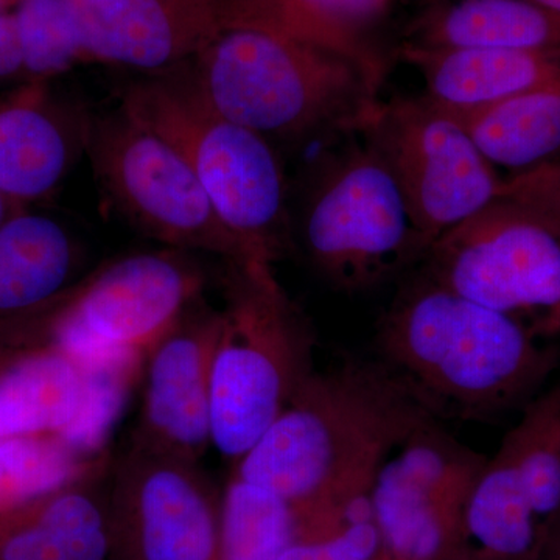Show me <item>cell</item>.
<instances>
[{
  "label": "cell",
  "instance_id": "cell-1",
  "mask_svg": "<svg viewBox=\"0 0 560 560\" xmlns=\"http://www.w3.org/2000/svg\"><path fill=\"white\" fill-rule=\"evenodd\" d=\"M430 420L375 357L348 359L313 372L232 474L289 501L301 536H313L368 495L382 460Z\"/></svg>",
  "mask_w": 560,
  "mask_h": 560
},
{
  "label": "cell",
  "instance_id": "cell-2",
  "mask_svg": "<svg viewBox=\"0 0 560 560\" xmlns=\"http://www.w3.org/2000/svg\"><path fill=\"white\" fill-rule=\"evenodd\" d=\"M375 359L434 419L492 422L541 394L560 350L420 271L378 320Z\"/></svg>",
  "mask_w": 560,
  "mask_h": 560
},
{
  "label": "cell",
  "instance_id": "cell-3",
  "mask_svg": "<svg viewBox=\"0 0 560 560\" xmlns=\"http://www.w3.org/2000/svg\"><path fill=\"white\" fill-rule=\"evenodd\" d=\"M189 69L210 108L267 139L355 132L381 91L340 54L253 28H223Z\"/></svg>",
  "mask_w": 560,
  "mask_h": 560
},
{
  "label": "cell",
  "instance_id": "cell-4",
  "mask_svg": "<svg viewBox=\"0 0 560 560\" xmlns=\"http://www.w3.org/2000/svg\"><path fill=\"white\" fill-rule=\"evenodd\" d=\"M120 108L178 151L248 261L285 254V184L270 140L210 108L189 62L130 84Z\"/></svg>",
  "mask_w": 560,
  "mask_h": 560
},
{
  "label": "cell",
  "instance_id": "cell-5",
  "mask_svg": "<svg viewBox=\"0 0 560 560\" xmlns=\"http://www.w3.org/2000/svg\"><path fill=\"white\" fill-rule=\"evenodd\" d=\"M224 298L210 371V429L212 447L235 464L316 371L315 338L275 265L226 261Z\"/></svg>",
  "mask_w": 560,
  "mask_h": 560
},
{
  "label": "cell",
  "instance_id": "cell-6",
  "mask_svg": "<svg viewBox=\"0 0 560 560\" xmlns=\"http://www.w3.org/2000/svg\"><path fill=\"white\" fill-rule=\"evenodd\" d=\"M514 319L534 338H560V220L499 198L431 245L422 270Z\"/></svg>",
  "mask_w": 560,
  "mask_h": 560
},
{
  "label": "cell",
  "instance_id": "cell-7",
  "mask_svg": "<svg viewBox=\"0 0 560 560\" xmlns=\"http://www.w3.org/2000/svg\"><path fill=\"white\" fill-rule=\"evenodd\" d=\"M304 243L313 267L345 293L389 282L429 253L399 184L363 138L338 154L316 184Z\"/></svg>",
  "mask_w": 560,
  "mask_h": 560
},
{
  "label": "cell",
  "instance_id": "cell-8",
  "mask_svg": "<svg viewBox=\"0 0 560 560\" xmlns=\"http://www.w3.org/2000/svg\"><path fill=\"white\" fill-rule=\"evenodd\" d=\"M86 151L109 200L150 237L172 249L253 264L178 151L120 106L90 117Z\"/></svg>",
  "mask_w": 560,
  "mask_h": 560
},
{
  "label": "cell",
  "instance_id": "cell-9",
  "mask_svg": "<svg viewBox=\"0 0 560 560\" xmlns=\"http://www.w3.org/2000/svg\"><path fill=\"white\" fill-rule=\"evenodd\" d=\"M355 132L388 165L429 249L500 198L497 168L464 125L425 97L377 101Z\"/></svg>",
  "mask_w": 560,
  "mask_h": 560
},
{
  "label": "cell",
  "instance_id": "cell-10",
  "mask_svg": "<svg viewBox=\"0 0 560 560\" xmlns=\"http://www.w3.org/2000/svg\"><path fill=\"white\" fill-rule=\"evenodd\" d=\"M202 285L183 250L124 257L58 298L51 346L80 363L145 357L200 300Z\"/></svg>",
  "mask_w": 560,
  "mask_h": 560
},
{
  "label": "cell",
  "instance_id": "cell-11",
  "mask_svg": "<svg viewBox=\"0 0 560 560\" xmlns=\"http://www.w3.org/2000/svg\"><path fill=\"white\" fill-rule=\"evenodd\" d=\"M488 456L430 420L382 460L370 500L390 560H455L460 518Z\"/></svg>",
  "mask_w": 560,
  "mask_h": 560
},
{
  "label": "cell",
  "instance_id": "cell-12",
  "mask_svg": "<svg viewBox=\"0 0 560 560\" xmlns=\"http://www.w3.org/2000/svg\"><path fill=\"white\" fill-rule=\"evenodd\" d=\"M110 548L125 560H220V501L197 463L132 444L117 466Z\"/></svg>",
  "mask_w": 560,
  "mask_h": 560
},
{
  "label": "cell",
  "instance_id": "cell-13",
  "mask_svg": "<svg viewBox=\"0 0 560 560\" xmlns=\"http://www.w3.org/2000/svg\"><path fill=\"white\" fill-rule=\"evenodd\" d=\"M200 300L145 353L135 436L139 447L197 464L212 445L210 371L221 327V312Z\"/></svg>",
  "mask_w": 560,
  "mask_h": 560
},
{
  "label": "cell",
  "instance_id": "cell-14",
  "mask_svg": "<svg viewBox=\"0 0 560 560\" xmlns=\"http://www.w3.org/2000/svg\"><path fill=\"white\" fill-rule=\"evenodd\" d=\"M84 62L168 72L217 38L219 0H68Z\"/></svg>",
  "mask_w": 560,
  "mask_h": 560
},
{
  "label": "cell",
  "instance_id": "cell-15",
  "mask_svg": "<svg viewBox=\"0 0 560 560\" xmlns=\"http://www.w3.org/2000/svg\"><path fill=\"white\" fill-rule=\"evenodd\" d=\"M46 83H28L0 103V195L10 205L49 197L86 150L90 117L51 102Z\"/></svg>",
  "mask_w": 560,
  "mask_h": 560
},
{
  "label": "cell",
  "instance_id": "cell-16",
  "mask_svg": "<svg viewBox=\"0 0 560 560\" xmlns=\"http://www.w3.org/2000/svg\"><path fill=\"white\" fill-rule=\"evenodd\" d=\"M394 0H219L221 27L253 28L340 54L382 88L386 60L372 33Z\"/></svg>",
  "mask_w": 560,
  "mask_h": 560
},
{
  "label": "cell",
  "instance_id": "cell-17",
  "mask_svg": "<svg viewBox=\"0 0 560 560\" xmlns=\"http://www.w3.org/2000/svg\"><path fill=\"white\" fill-rule=\"evenodd\" d=\"M400 58L425 83L427 101L467 116L560 75V49H429L405 43Z\"/></svg>",
  "mask_w": 560,
  "mask_h": 560
},
{
  "label": "cell",
  "instance_id": "cell-18",
  "mask_svg": "<svg viewBox=\"0 0 560 560\" xmlns=\"http://www.w3.org/2000/svg\"><path fill=\"white\" fill-rule=\"evenodd\" d=\"M547 537L510 452L500 444L467 497L455 560H539Z\"/></svg>",
  "mask_w": 560,
  "mask_h": 560
},
{
  "label": "cell",
  "instance_id": "cell-19",
  "mask_svg": "<svg viewBox=\"0 0 560 560\" xmlns=\"http://www.w3.org/2000/svg\"><path fill=\"white\" fill-rule=\"evenodd\" d=\"M98 474L0 517V560L108 559L110 522L91 488Z\"/></svg>",
  "mask_w": 560,
  "mask_h": 560
},
{
  "label": "cell",
  "instance_id": "cell-20",
  "mask_svg": "<svg viewBox=\"0 0 560 560\" xmlns=\"http://www.w3.org/2000/svg\"><path fill=\"white\" fill-rule=\"evenodd\" d=\"M407 43L429 49H560V18L533 0H448L416 18Z\"/></svg>",
  "mask_w": 560,
  "mask_h": 560
},
{
  "label": "cell",
  "instance_id": "cell-21",
  "mask_svg": "<svg viewBox=\"0 0 560 560\" xmlns=\"http://www.w3.org/2000/svg\"><path fill=\"white\" fill-rule=\"evenodd\" d=\"M90 399L86 368L54 348L22 357L0 372V441L68 433Z\"/></svg>",
  "mask_w": 560,
  "mask_h": 560
},
{
  "label": "cell",
  "instance_id": "cell-22",
  "mask_svg": "<svg viewBox=\"0 0 560 560\" xmlns=\"http://www.w3.org/2000/svg\"><path fill=\"white\" fill-rule=\"evenodd\" d=\"M455 117L493 167L510 168L512 175L539 167L560 154V75Z\"/></svg>",
  "mask_w": 560,
  "mask_h": 560
},
{
  "label": "cell",
  "instance_id": "cell-23",
  "mask_svg": "<svg viewBox=\"0 0 560 560\" xmlns=\"http://www.w3.org/2000/svg\"><path fill=\"white\" fill-rule=\"evenodd\" d=\"M75 259L68 232L50 217L14 213L0 224V313L31 312L65 293Z\"/></svg>",
  "mask_w": 560,
  "mask_h": 560
},
{
  "label": "cell",
  "instance_id": "cell-24",
  "mask_svg": "<svg viewBox=\"0 0 560 560\" xmlns=\"http://www.w3.org/2000/svg\"><path fill=\"white\" fill-rule=\"evenodd\" d=\"M300 539L301 518L289 501L231 475L220 500V560H278Z\"/></svg>",
  "mask_w": 560,
  "mask_h": 560
},
{
  "label": "cell",
  "instance_id": "cell-25",
  "mask_svg": "<svg viewBox=\"0 0 560 560\" xmlns=\"http://www.w3.org/2000/svg\"><path fill=\"white\" fill-rule=\"evenodd\" d=\"M102 464L103 458H84L57 436L0 441V517L98 474Z\"/></svg>",
  "mask_w": 560,
  "mask_h": 560
},
{
  "label": "cell",
  "instance_id": "cell-26",
  "mask_svg": "<svg viewBox=\"0 0 560 560\" xmlns=\"http://www.w3.org/2000/svg\"><path fill=\"white\" fill-rule=\"evenodd\" d=\"M501 444L548 534L560 517V383L522 410Z\"/></svg>",
  "mask_w": 560,
  "mask_h": 560
},
{
  "label": "cell",
  "instance_id": "cell-27",
  "mask_svg": "<svg viewBox=\"0 0 560 560\" xmlns=\"http://www.w3.org/2000/svg\"><path fill=\"white\" fill-rule=\"evenodd\" d=\"M14 13L28 83H46L84 62L68 0H20Z\"/></svg>",
  "mask_w": 560,
  "mask_h": 560
},
{
  "label": "cell",
  "instance_id": "cell-28",
  "mask_svg": "<svg viewBox=\"0 0 560 560\" xmlns=\"http://www.w3.org/2000/svg\"><path fill=\"white\" fill-rule=\"evenodd\" d=\"M382 539L374 518H346L320 536L290 545L278 560H378Z\"/></svg>",
  "mask_w": 560,
  "mask_h": 560
},
{
  "label": "cell",
  "instance_id": "cell-29",
  "mask_svg": "<svg viewBox=\"0 0 560 560\" xmlns=\"http://www.w3.org/2000/svg\"><path fill=\"white\" fill-rule=\"evenodd\" d=\"M500 198L526 202L560 220V158L503 178Z\"/></svg>",
  "mask_w": 560,
  "mask_h": 560
},
{
  "label": "cell",
  "instance_id": "cell-30",
  "mask_svg": "<svg viewBox=\"0 0 560 560\" xmlns=\"http://www.w3.org/2000/svg\"><path fill=\"white\" fill-rule=\"evenodd\" d=\"M25 79L24 50L14 9L0 11V84Z\"/></svg>",
  "mask_w": 560,
  "mask_h": 560
},
{
  "label": "cell",
  "instance_id": "cell-31",
  "mask_svg": "<svg viewBox=\"0 0 560 560\" xmlns=\"http://www.w3.org/2000/svg\"><path fill=\"white\" fill-rule=\"evenodd\" d=\"M539 560H560V517L548 534Z\"/></svg>",
  "mask_w": 560,
  "mask_h": 560
},
{
  "label": "cell",
  "instance_id": "cell-32",
  "mask_svg": "<svg viewBox=\"0 0 560 560\" xmlns=\"http://www.w3.org/2000/svg\"><path fill=\"white\" fill-rule=\"evenodd\" d=\"M533 2L539 3L540 7L560 18V0H533Z\"/></svg>",
  "mask_w": 560,
  "mask_h": 560
},
{
  "label": "cell",
  "instance_id": "cell-33",
  "mask_svg": "<svg viewBox=\"0 0 560 560\" xmlns=\"http://www.w3.org/2000/svg\"><path fill=\"white\" fill-rule=\"evenodd\" d=\"M10 202L0 195V224L3 223L9 217H7V209H9Z\"/></svg>",
  "mask_w": 560,
  "mask_h": 560
},
{
  "label": "cell",
  "instance_id": "cell-34",
  "mask_svg": "<svg viewBox=\"0 0 560 560\" xmlns=\"http://www.w3.org/2000/svg\"><path fill=\"white\" fill-rule=\"evenodd\" d=\"M18 2H20V0H0V11L14 9Z\"/></svg>",
  "mask_w": 560,
  "mask_h": 560
},
{
  "label": "cell",
  "instance_id": "cell-35",
  "mask_svg": "<svg viewBox=\"0 0 560 560\" xmlns=\"http://www.w3.org/2000/svg\"><path fill=\"white\" fill-rule=\"evenodd\" d=\"M3 370H5V368H2V360H0V372H2Z\"/></svg>",
  "mask_w": 560,
  "mask_h": 560
},
{
  "label": "cell",
  "instance_id": "cell-36",
  "mask_svg": "<svg viewBox=\"0 0 560 560\" xmlns=\"http://www.w3.org/2000/svg\"><path fill=\"white\" fill-rule=\"evenodd\" d=\"M378 560H390V559L385 558V556L382 555L381 558H378Z\"/></svg>",
  "mask_w": 560,
  "mask_h": 560
}]
</instances>
